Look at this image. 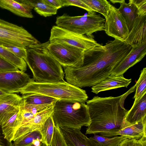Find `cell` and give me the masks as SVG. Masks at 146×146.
Returning <instances> with one entry per match:
<instances>
[{"label": "cell", "instance_id": "cell-1", "mask_svg": "<svg viewBox=\"0 0 146 146\" xmlns=\"http://www.w3.org/2000/svg\"><path fill=\"white\" fill-rule=\"evenodd\" d=\"M132 46L115 39L84 51L83 64L78 67H65L68 83L83 88L94 86L110 76L114 68L127 55Z\"/></svg>", "mask_w": 146, "mask_h": 146}, {"label": "cell", "instance_id": "cell-2", "mask_svg": "<svg viewBox=\"0 0 146 146\" xmlns=\"http://www.w3.org/2000/svg\"><path fill=\"white\" fill-rule=\"evenodd\" d=\"M135 84L127 92L117 97H101L98 96L86 101L90 123L86 134H97L120 128L127 111L125 100L135 89Z\"/></svg>", "mask_w": 146, "mask_h": 146}, {"label": "cell", "instance_id": "cell-3", "mask_svg": "<svg viewBox=\"0 0 146 146\" xmlns=\"http://www.w3.org/2000/svg\"><path fill=\"white\" fill-rule=\"evenodd\" d=\"M49 41L32 45L26 48L24 59L31 70L33 79L40 82H55L64 80L62 66L50 54Z\"/></svg>", "mask_w": 146, "mask_h": 146}, {"label": "cell", "instance_id": "cell-4", "mask_svg": "<svg viewBox=\"0 0 146 146\" xmlns=\"http://www.w3.org/2000/svg\"><path fill=\"white\" fill-rule=\"evenodd\" d=\"M52 116L55 126L81 129L90 123L88 109L85 102L58 100Z\"/></svg>", "mask_w": 146, "mask_h": 146}, {"label": "cell", "instance_id": "cell-5", "mask_svg": "<svg viewBox=\"0 0 146 146\" xmlns=\"http://www.w3.org/2000/svg\"><path fill=\"white\" fill-rule=\"evenodd\" d=\"M19 93L22 95L39 94L58 100L81 102H85L88 98L85 90L64 80L52 83L32 82L22 89Z\"/></svg>", "mask_w": 146, "mask_h": 146}, {"label": "cell", "instance_id": "cell-6", "mask_svg": "<svg viewBox=\"0 0 146 146\" xmlns=\"http://www.w3.org/2000/svg\"><path fill=\"white\" fill-rule=\"evenodd\" d=\"M95 14L71 16L65 13L56 17L55 23L59 27L74 33L90 36L104 29L105 19Z\"/></svg>", "mask_w": 146, "mask_h": 146}, {"label": "cell", "instance_id": "cell-7", "mask_svg": "<svg viewBox=\"0 0 146 146\" xmlns=\"http://www.w3.org/2000/svg\"><path fill=\"white\" fill-rule=\"evenodd\" d=\"M40 43L23 27L0 19V45L6 44L26 49Z\"/></svg>", "mask_w": 146, "mask_h": 146}, {"label": "cell", "instance_id": "cell-8", "mask_svg": "<svg viewBox=\"0 0 146 146\" xmlns=\"http://www.w3.org/2000/svg\"><path fill=\"white\" fill-rule=\"evenodd\" d=\"M50 43H62L76 47L84 51L98 45L92 35L90 36L76 33L66 29L54 26L51 31Z\"/></svg>", "mask_w": 146, "mask_h": 146}, {"label": "cell", "instance_id": "cell-9", "mask_svg": "<svg viewBox=\"0 0 146 146\" xmlns=\"http://www.w3.org/2000/svg\"><path fill=\"white\" fill-rule=\"evenodd\" d=\"M48 49L50 54L62 66L78 67L83 63L84 50L62 43H50Z\"/></svg>", "mask_w": 146, "mask_h": 146}, {"label": "cell", "instance_id": "cell-10", "mask_svg": "<svg viewBox=\"0 0 146 146\" xmlns=\"http://www.w3.org/2000/svg\"><path fill=\"white\" fill-rule=\"evenodd\" d=\"M34 81L20 70L0 72V90L6 93H19L28 84Z\"/></svg>", "mask_w": 146, "mask_h": 146}, {"label": "cell", "instance_id": "cell-11", "mask_svg": "<svg viewBox=\"0 0 146 146\" xmlns=\"http://www.w3.org/2000/svg\"><path fill=\"white\" fill-rule=\"evenodd\" d=\"M104 31L108 35L123 41H125L128 35L124 18L118 9L112 5L105 19Z\"/></svg>", "mask_w": 146, "mask_h": 146}, {"label": "cell", "instance_id": "cell-12", "mask_svg": "<svg viewBox=\"0 0 146 146\" xmlns=\"http://www.w3.org/2000/svg\"><path fill=\"white\" fill-rule=\"evenodd\" d=\"M146 54V41L132 46L130 51L125 58L112 70L111 76L123 75L130 68L141 61Z\"/></svg>", "mask_w": 146, "mask_h": 146}, {"label": "cell", "instance_id": "cell-13", "mask_svg": "<svg viewBox=\"0 0 146 146\" xmlns=\"http://www.w3.org/2000/svg\"><path fill=\"white\" fill-rule=\"evenodd\" d=\"M23 103L22 97L17 94L6 93L0 95V125L8 121Z\"/></svg>", "mask_w": 146, "mask_h": 146}, {"label": "cell", "instance_id": "cell-14", "mask_svg": "<svg viewBox=\"0 0 146 146\" xmlns=\"http://www.w3.org/2000/svg\"><path fill=\"white\" fill-rule=\"evenodd\" d=\"M146 119L133 124H131L125 119L119 129L99 134L100 135L111 137L122 136L129 138L138 139L146 133Z\"/></svg>", "mask_w": 146, "mask_h": 146}, {"label": "cell", "instance_id": "cell-15", "mask_svg": "<svg viewBox=\"0 0 146 146\" xmlns=\"http://www.w3.org/2000/svg\"><path fill=\"white\" fill-rule=\"evenodd\" d=\"M118 10L124 18L128 31V35L135 30L146 19V15L139 16L136 6L130 0L120 3Z\"/></svg>", "mask_w": 146, "mask_h": 146}, {"label": "cell", "instance_id": "cell-16", "mask_svg": "<svg viewBox=\"0 0 146 146\" xmlns=\"http://www.w3.org/2000/svg\"><path fill=\"white\" fill-rule=\"evenodd\" d=\"M54 106L38 113L32 119L19 127L15 132L13 141L31 132L39 131L45 121L52 115Z\"/></svg>", "mask_w": 146, "mask_h": 146}, {"label": "cell", "instance_id": "cell-17", "mask_svg": "<svg viewBox=\"0 0 146 146\" xmlns=\"http://www.w3.org/2000/svg\"><path fill=\"white\" fill-rule=\"evenodd\" d=\"M60 128L68 146H104L88 137L80 129Z\"/></svg>", "mask_w": 146, "mask_h": 146}, {"label": "cell", "instance_id": "cell-18", "mask_svg": "<svg viewBox=\"0 0 146 146\" xmlns=\"http://www.w3.org/2000/svg\"><path fill=\"white\" fill-rule=\"evenodd\" d=\"M0 7L22 17L32 18L34 7L31 0H0Z\"/></svg>", "mask_w": 146, "mask_h": 146}, {"label": "cell", "instance_id": "cell-19", "mask_svg": "<svg viewBox=\"0 0 146 146\" xmlns=\"http://www.w3.org/2000/svg\"><path fill=\"white\" fill-rule=\"evenodd\" d=\"M146 119V90L136 100L125 117V120L133 124Z\"/></svg>", "mask_w": 146, "mask_h": 146}, {"label": "cell", "instance_id": "cell-20", "mask_svg": "<svg viewBox=\"0 0 146 146\" xmlns=\"http://www.w3.org/2000/svg\"><path fill=\"white\" fill-rule=\"evenodd\" d=\"M131 82V79L125 78L123 75L110 76L92 86V92L97 94L102 91L123 87L127 88Z\"/></svg>", "mask_w": 146, "mask_h": 146}, {"label": "cell", "instance_id": "cell-21", "mask_svg": "<svg viewBox=\"0 0 146 146\" xmlns=\"http://www.w3.org/2000/svg\"><path fill=\"white\" fill-rule=\"evenodd\" d=\"M24 104V103H23ZM8 121L1 125L3 133L6 139L12 142L17 129L20 117L22 107Z\"/></svg>", "mask_w": 146, "mask_h": 146}, {"label": "cell", "instance_id": "cell-22", "mask_svg": "<svg viewBox=\"0 0 146 146\" xmlns=\"http://www.w3.org/2000/svg\"><path fill=\"white\" fill-rule=\"evenodd\" d=\"M55 125L52 115L44 123L39 131L41 141L45 146H51L54 132Z\"/></svg>", "mask_w": 146, "mask_h": 146}, {"label": "cell", "instance_id": "cell-23", "mask_svg": "<svg viewBox=\"0 0 146 146\" xmlns=\"http://www.w3.org/2000/svg\"><path fill=\"white\" fill-rule=\"evenodd\" d=\"M24 103L33 105L55 104L58 100L47 96L37 94L22 95Z\"/></svg>", "mask_w": 146, "mask_h": 146}, {"label": "cell", "instance_id": "cell-24", "mask_svg": "<svg viewBox=\"0 0 146 146\" xmlns=\"http://www.w3.org/2000/svg\"><path fill=\"white\" fill-rule=\"evenodd\" d=\"M94 12L107 17L111 5L106 0H82Z\"/></svg>", "mask_w": 146, "mask_h": 146}, {"label": "cell", "instance_id": "cell-25", "mask_svg": "<svg viewBox=\"0 0 146 146\" xmlns=\"http://www.w3.org/2000/svg\"><path fill=\"white\" fill-rule=\"evenodd\" d=\"M0 56L25 72L27 70V64L23 58L17 57L11 52L0 46Z\"/></svg>", "mask_w": 146, "mask_h": 146}, {"label": "cell", "instance_id": "cell-26", "mask_svg": "<svg viewBox=\"0 0 146 146\" xmlns=\"http://www.w3.org/2000/svg\"><path fill=\"white\" fill-rule=\"evenodd\" d=\"M31 1L34 10L41 16L46 17L55 15L57 13V9L46 3L44 0Z\"/></svg>", "mask_w": 146, "mask_h": 146}, {"label": "cell", "instance_id": "cell-27", "mask_svg": "<svg viewBox=\"0 0 146 146\" xmlns=\"http://www.w3.org/2000/svg\"><path fill=\"white\" fill-rule=\"evenodd\" d=\"M94 135L90 138L104 146H118L123 140L128 138L122 136L108 137Z\"/></svg>", "mask_w": 146, "mask_h": 146}, {"label": "cell", "instance_id": "cell-28", "mask_svg": "<svg viewBox=\"0 0 146 146\" xmlns=\"http://www.w3.org/2000/svg\"><path fill=\"white\" fill-rule=\"evenodd\" d=\"M37 139H41L39 131L32 132L14 141L12 146H28L32 143L34 140Z\"/></svg>", "mask_w": 146, "mask_h": 146}, {"label": "cell", "instance_id": "cell-29", "mask_svg": "<svg viewBox=\"0 0 146 146\" xmlns=\"http://www.w3.org/2000/svg\"><path fill=\"white\" fill-rule=\"evenodd\" d=\"M135 92L133 98L136 100L146 90V68L141 71L139 77L136 83Z\"/></svg>", "mask_w": 146, "mask_h": 146}, {"label": "cell", "instance_id": "cell-30", "mask_svg": "<svg viewBox=\"0 0 146 146\" xmlns=\"http://www.w3.org/2000/svg\"><path fill=\"white\" fill-rule=\"evenodd\" d=\"M62 7L69 6H74L82 8L87 11L88 13L95 14L82 0H60Z\"/></svg>", "mask_w": 146, "mask_h": 146}, {"label": "cell", "instance_id": "cell-31", "mask_svg": "<svg viewBox=\"0 0 146 146\" xmlns=\"http://www.w3.org/2000/svg\"><path fill=\"white\" fill-rule=\"evenodd\" d=\"M51 146H68L58 127L54 126V132Z\"/></svg>", "mask_w": 146, "mask_h": 146}, {"label": "cell", "instance_id": "cell-32", "mask_svg": "<svg viewBox=\"0 0 146 146\" xmlns=\"http://www.w3.org/2000/svg\"><path fill=\"white\" fill-rule=\"evenodd\" d=\"M0 46L11 52L19 58L24 60L26 57L27 50L24 48L6 44H1Z\"/></svg>", "mask_w": 146, "mask_h": 146}, {"label": "cell", "instance_id": "cell-33", "mask_svg": "<svg viewBox=\"0 0 146 146\" xmlns=\"http://www.w3.org/2000/svg\"><path fill=\"white\" fill-rule=\"evenodd\" d=\"M19 70L0 56V72L17 71Z\"/></svg>", "mask_w": 146, "mask_h": 146}, {"label": "cell", "instance_id": "cell-34", "mask_svg": "<svg viewBox=\"0 0 146 146\" xmlns=\"http://www.w3.org/2000/svg\"><path fill=\"white\" fill-rule=\"evenodd\" d=\"M137 7L139 16L146 15V0H130Z\"/></svg>", "mask_w": 146, "mask_h": 146}, {"label": "cell", "instance_id": "cell-35", "mask_svg": "<svg viewBox=\"0 0 146 146\" xmlns=\"http://www.w3.org/2000/svg\"><path fill=\"white\" fill-rule=\"evenodd\" d=\"M12 142L9 141L5 138L0 125V146H12Z\"/></svg>", "mask_w": 146, "mask_h": 146}, {"label": "cell", "instance_id": "cell-36", "mask_svg": "<svg viewBox=\"0 0 146 146\" xmlns=\"http://www.w3.org/2000/svg\"><path fill=\"white\" fill-rule=\"evenodd\" d=\"M137 139L127 138L123 140L118 146H135Z\"/></svg>", "mask_w": 146, "mask_h": 146}, {"label": "cell", "instance_id": "cell-37", "mask_svg": "<svg viewBox=\"0 0 146 146\" xmlns=\"http://www.w3.org/2000/svg\"><path fill=\"white\" fill-rule=\"evenodd\" d=\"M44 1L57 10L62 7L60 0H44Z\"/></svg>", "mask_w": 146, "mask_h": 146}, {"label": "cell", "instance_id": "cell-38", "mask_svg": "<svg viewBox=\"0 0 146 146\" xmlns=\"http://www.w3.org/2000/svg\"><path fill=\"white\" fill-rule=\"evenodd\" d=\"M135 146H146V133L140 139H137Z\"/></svg>", "mask_w": 146, "mask_h": 146}, {"label": "cell", "instance_id": "cell-39", "mask_svg": "<svg viewBox=\"0 0 146 146\" xmlns=\"http://www.w3.org/2000/svg\"><path fill=\"white\" fill-rule=\"evenodd\" d=\"M112 3L115 4L116 3H119L120 4L125 1V0H110Z\"/></svg>", "mask_w": 146, "mask_h": 146}, {"label": "cell", "instance_id": "cell-40", "mask_svg": "<svg viewBox=\"0 0 146 146\" xmlns=\"http://www.w3.org/2000/svg\"><path fill=\"white\" fill-rule=\"evenodd\" d=\"M5 93H6L5 92L3 91L0 90V95L3 94Z\"/></svg>", "mask_w": 146, "mask_h": 146}, {"label": "cell", "instance_id": "cell-41", "mask_svg": "<svg viewBox=\"0 0 146 146\" xmlns=\"http://www.w3.org/2000/svg\"><path fill=\"white\" fill-rule=\"evenodd\" d=\"M28 146H35L33 144L31 143V144L29 145Z\"/></svg>", "mask_w": 146, "mask_h": 146}]
</instances>
